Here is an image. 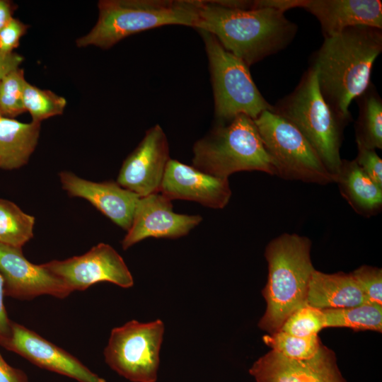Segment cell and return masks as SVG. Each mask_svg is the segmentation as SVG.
<instances>
[{
    "label": "cell",
    "mask_w": 382,
    "mask_h": 382,
    "mask_svg": "<svg viewBox=\"0 0 382 382\" xmlns=\"http://www.w3.org/2000/svg\"><path fill=\"white\" fill-rule=\"evenodd\" d=\"M159 192L170 200L194 201L212 209L225 207L232 194L228 179L174 159L168 162Z\"/></svg>",
    "instance_id": "obj_16"
},
{
    "label": "cell",
    "mask_w": 382,
    "mask_h": 382,
    "mask_svg": "<svg viewBox=\"0 0 382 382\" xmlns=\"http://www.w3.org/2000/svg\"><path fill=\"white\" fill-rule=\"evenodd\" d=\"M325 328L382 332V306L365 303L357 306L322 309Z\"/></svg>",
    "instance_id": "obj_23"
},
{
    "label": "cell",
    "mask_w": 382,
    "mask_h": 382,
    "mask_svg": "<svg viewBox=\"0 0 382 382\" xmlns=\"http://www.w3.org/2000/svg\"><path fill=\"white\" fill-rule=\"evenodd\" d=\"M1 116H2V114H1V110H0V117H1Z\"/></svg>",
    "instance_id": "obj_36"
},
{
    "label": "cell",
    "mask_w": 382,
    "mask_h": 382,
    "mask_svg": "<svg viewBox=\"0 0 382 382\" xmlns=\"http://www.w3.org/2000/svg\"><path fill=\"white\" fill-rule=\"evenodd\" d=\"M311 241L296 233H283L267 245V282L262 291L267 308L260 329L273 334L286 320L307 304L309 282L315 270L311 258Z\"/></svg>",
    "instance_id": "obj_3"
},
{
    "label": "cell",
    "mask_w": 382,
    "mask_h": 382,
    "mask_svg": "<svg viewBox=\"0 0 382 382\" xmlns=\"http://www.w3.org/2000/svg\"><path fill=\"white\" fill-rule=\"evenodd\" d=\"M323 328H325V316L323 310L306 304L286 320L279 331L304 337L318 335Z\"/></svg>",
    "instance_id": "obj_28"
},
{
    "label": "cell",
    "mask_w": 382,
    "mask_h": 382,
    "mask_svg": "<svg viewBox=\"0 0 382 382\" xmlns=\"http://www.w3.org/2000/svg\"><path fill=\"white\" fill-rule=\"evenodd\" d=\"M249 373L256 382H346L335 353L323 345L313 357L305 360L271 350L253 363Z\"/></svg>",
    "instance_id": "obj_13"
},
{
    "label": "cell",
    "mask_w": 382,
    "mask_h": 382,
    "mask_svg": "<svg viewBox=\"0 0 382 382\" xmlns=\"http://www.w3.org/2000/svg\"><path fill=\"white\" fill-rule=\"evenodd\" d=\"M272 106V112L302 134L335 181L342 161L340 147L343 130L349 123L324 100L315 69L310 66L294 90Z\"/></svg>",
    "instance_id": "obj_5"
},
{
    "label": "cell",
    "mask_w": 382,
    "mask_h": 382,
    "mask_svg": "<svg viewBox=\"0 0 382 382\" xmlns=\"http://www.w3.org/2000/svg\"><path fill=\"white\" fill-rule=\"evenodd\" d=\"M198 31L209 61L214 115L219 121L227 122L238 115L254 120L264 111H272L273 106L259 91L249 66L226 50L213 35Z\"/></svg>",
    "instance_id": "obj_7"
},
{
    "label": "cell",
    "mask_w": 382,
    "mask_h": 382,
    "mask_svg": "<svg viewBox=\"0 0 382 382\" xmlns=\"http://www.w3.org/2000/svg\"><path fill=\"white\" fill-rule=\"evenodd\" d=\"M25 83L24 71L20 68L0 81V110L2 116L13 118L25 112L23 105Z\"/></svg>",
    "instance_id": "obj_27"
},
{
    "label": "cell",
    "mask_w": 382,
    "mask_h": 382,
    "mask_svg": "<svg viewBox=\"0 0 382 382\" xmlns=\"http://www.w3.org/2000/svg\"><path fill=\"white\" fill-rule=\"evenodd\" d=\"M0 382H28L21 370L11 366L0 354Z\"/></svg>",
    "instance_id": "obj_33"
},
{
    "label": "cell",
    "mask_w": 382,
    "mask_h": 382,
    "mask_svg": "<svg viewBox=\"0 0 382 382\" xmlns=\"http://www.w3.org/2000/svg\"><path fill=\"white\" fill-rule=\"evenodd\" d=\"M199 0H101L98 18L86 35L76 40L78 47L109 49L138 33L170 25L197 29Z\"/></svg>",
    "instance_id": "obj_4"
},
{
    "label": "cell",
    "mask_w": 382,
    "mask_h": 382,
    "mask_svg": "<svg viewBox=\"0 0 382 382\" xmlns=\"http://www.w3.org/2000/svg\"><path fill=\"white\" fill-rule=\"evenodd\" d=\"M59 277L71 291H83L99 282L122 288L134 284L131 272L120 254L110 245L99 243L79 256L43 264Z\"/></svg>",
    "instance_id": "obj_10"
},
{
    "label": "cell",
    "mask_w": 382,
    "mask_h": 382,
    "mask_svg": "<svg viewBox=\"0 0 382 382\" xmlns=\"http://www.w3.org/2000/svg\"><path fill=\"white\" fill-rule=\"evenodd\" d=\"M301 8L318 19L324 39L354 26L382 29L380 0H303Z\"/></svg>",
    "instance_id": "obj_18"
},
{
    "label": "cell",
    "mask_w": 382,
    "mask_h": 382,
    "mask_svg": "<svg viewBox=\"0 0 382 382\" xmlns=\"http://www.w3.org/2000/svg\"><path fill=\"white\" fill-rule=\"evenodd\" d=\"M164 325L133 320L112 330L104 350L107 364L132 382H156Z\"/></svg>",
    "instance_id": "obj_9"
},
{
    "label": "cell",
    "mask_w": 382,
    "mask_h": 382,
    "mask_svg": "<svg viewBox=\"0 0 382 382\" xmlns=\"http://www.w3.org/2000/svg\"><path fill=\"white\" fill-rule=\"evenodd\" d=\"M202 220L199 215L174 212L171 200L161 192L141 197L132 225L121 242L122 248L127 250L149 237L180 238L186 236Z\"/></svg>",
    "instance_id": "obj_14"
},
{
    "label": "cell",
    "mask_w": 382,
    "mask_h": 382,
    "mask_svg": "<svg viewBox=\"0 0 382 382\" xmlns=\"http://www.w3.org/2000/svg\"><path fill=\"white\" fill-rule=\"evenodd\" d=\"M23 105L32 121L42 120L62 115L66 105V100L50 90L41 89L26 81L23 90Z\"/></svg>",
    "instance_id": "obj_25"
},
{
    "label": "cell",
    "mask_w": 382,
    "mask_h": 382,
    "mask_svg": "<svg viewBox=\"0 0 382 382\" xmlns=\"http://www.w3.org/2000/svg\"><path fill=\"white\" fill-rule=\"evenodd\" d=\"M170 159L167 137L156 125L124 161L117 183L140 197L159 192Z\"/></svg>",
    "instance_id": "obj_11"
},
{
    "label": "cell",
    "mask_w": 382,
    "mask_h": 382,
    "mask_svg": "<svg viewBox=\"0 0 382 382\" xmlns=\"http://www.w3.org/2000/svg\"><path fill=\"white\" fill-rule=\"evenodd\" d=\"M13 6L8 1L0 0V30L13 18Z\"/></svg>",
    "instance_id": "obj_35"
},
{
    "label": "cell",
    "mask_w": 382,
    "mask_h": 382,
    "mask_svg": "<svg viewBox=\"0 0 382 382\" xmlns=\"http://www.w3.org/2000/svg\"><path fill=\"white\" fill-rule=\"evenodd\" d=\"M29 25L12 18L0 30V53L9 54L19 46L21 37L26 33Z\"/></svg>",
    "instance_id": "obj_31"
},
{
    "label": "cell",
    "mask_w": 382,
    "mask_h": 382,
    "mask_svg": "<svg viewBox=\"0 0 382 382\" xmlns=\"http://www.w3.org/2000/svg\"><path fill=\"white\" fill-rule=\"evenodd\" d=\"M382 52V29L354 26L325 38L311 64L325 102L349 123V107L371 83L374 63Z\"/></svg>",
    "instance_id": "obj_2"
},
{
    "label": "cell",
    "mask_w": 382,
    "mask_h": 382,
    "mask_svg": "<svg viewBox=\"0 0 382 382\" xmlns=\"http://www.w3.org/2000/svg\"><path fill=\"white\" fill-rule=\"evenodd\" d=\"M40 122H21L0 117V168L13 170L25 165L38 141Z\"/></svg>",
    "instance_id": "obj_21"
},
{
    "label": "cell",
    "mask_w": 382,
    "mask_h": 382,
    "mask_svg": "<svg viewBox=\"0 0 382 382\" xmlns=\"http://www.w3.org/2000/svg\"><path fill=\"white\" fill-rule=\"evenodd\" d=\"M198 16L196 30L213 35L226 50L248 66L283 50L298 30L283 11L240 8L231 0H199Z\"/></svg>",
    "instance_id": "obj_1"
},
{
    "label": "cell",
    "mask_w": 382,
    "mask_h": 382,
    "mask_svg": "<svg viewBox=\"0 0 382 382\" xmlns=\"http://www.w3.org/2000/svg\"><path fill=\"white\" fill-rule=\"evenodd\" d=\"M4 279L0 274V345L2 346H4L10 337L12 323V321H11L8 317L4 306Z\"/></svg>",
    "instance_id": "obj_32"
},
{
    "label": "cell",
    "mask_w": 382,
    "mask_h": 382,
    "mask_svg": "<svg viewBox=\"0 0 382 382\" xmlns=\"http://www.w3.org/2000/svg\"><path fill=\"white\" fill-rule=\"evenodd\" d=\"M306 303L328 309L354 307L368 302L351 273L325 274L315 270L309 282Z\"/></svg>",
    "instance_id": "obj_19"
},
{
    "label": "cell",
    "mask_w": 382,
    "mask_h": 382,
    "mask_svg": "<svg viewBox=\"0 0 382 382\" xmlns=\"http://www.w3.org/2000/svg\"><path fill=\"white\" fill-rule=\"evenodd\" d=\"M23 60V56L16 52L9 54L0 53V81L8 74L18 69Z\"/></svg>",
    "instance_id": "obj_34"
},
{
    "label": "cell",
    "mask_w": 382,
    "mask_h": 382,
    "mask_svg": "<svg viewBox=\"0 0 382 382\" xmlns=\"http://www.w3.org/2000/svg\"><path fill=\"white\" fill-rule=\"evenodd\" d=\"M59 178L69 196L86 199L115 224L126 231L129 229L140 198L138 195L117 182H92L69 171L61 172Z\"/></svg>",
    "instance_id": "obj_17"
},
{
    "label": "cell",
    "mask_w": 382,
    "mask_h": 382,
    "mask_svg": "<svg viewBox=\"0 0 382 382\" xmlns=\"http://www.w3.org/2000/svg\"><path fill=\"white\" fill-rule=\"evenodd\" d=\"M359 116L355 123L356 143L371 149H382V99L371 83L356 98Z\"/></svg>",
    "instance_id": "obj_22"
},
{
    "label": "cell",
    "mask_w": 382,
    "mask_h": 382,
    "mask_svg": "<svg viewBox=\"0 0 382 382\" xmlns=\"http://www.w3.org/2000/svg\"><path fill=\"white\" fill-rule=\"evenodd\" d=\"M253 120L276 175L319 185L335 182L316 151L293 125L270 110Z\"/></svg>",
    "instance_id": "obj_8"
},
{
    "label": "cell",
    "mask_w": 382,
    "mask_h": 382,
    "mask_svg": "<svg viewBox=\"0 0 382 382\" xmlns=\"http://www.w3.org/2000/svg\"><path fill=\"white\" fill-rule=\"evenodd\" d=\"M0 274L5 295L23 300L40 295L64 299L72 291L42 265H35L23 255L21 248L0 243Z\"/></svg>",
    "instance_id": "obj_12"
},
{
    "label": "cell",
    "mask_w": 382,
    "mask_h": 382,
    "mask_svg": "<svg viewBox=\"0 0 382 382\" xmlns=\"http://www.w3.org/2000/svg\"><path fill=\"white\" fill-rule=\"evenodd\" d=\"M340 192L354 211L369 217L378 213L382 207V187L357 165L355 160H342L335 177Z\"/></svg>",
    "instance_id": "obj_20"
},
{
    "label": "cell",
    "mask_w": 382,
    "mask_h": 382,
    "mask_svg": "<svg viewBox=\"0 0 382 382\" xmlns=\"http://www.w3.org/2000/svg\"><path fill=\"white\" fill-rule=\"evenodd\" d=\"M368 303L382 306V270L362 265L351 273Z\"/></svg>",
    "instance_id": "obj_29"
},
{
    "label": "cell",
    "mask_w": 382,
    "mask_h": 382,
    "mask_svg": "<svg viewBox=\"0 0 382 382\" xmlns=\"http://www.w3.org/2000/svg\"><path fill=\"white\" fill-rule=\"evenodd\" d=\"M4 347L41 368L79 382H106L73 355L21 324L12 322Z\"/></svg>",
    "instance_id": "obj_15"
},
{
    "label": "cell",
    "mask_w": 382,
    "mask_h": 382,
    "mask_svg": "<svg viewBox=\"0 0 382 382\" xmlns=\"http://www.w3.org/2000/svg\"><path fill=\"white\" fill-rule=\"evenodd\" d=\"M35 217L15 203L0 199V243L21 248L33 236Z\"/></svg>",
    "instance_id": "obj_24"
},
{
    "label": "cell",
    "mask_w": 382,
    "mask_h": 382,
    "mask_svg": "<svg viewBox=\"0 0 382 382\" xmlns=\"http://www.w3.org/2000/svg\"><path fill=\"white\" fill-rule=\"evenodd\" d=\"M262 340L272 350L287 358L297 360L313 357L322 345L318 335L301 337L282 331L266 335Z\"/></svg>",
    "instance_id": "obj_26"
},
{
    "label": "cell",
    "mask_w": 382,
    "mask_h": 382,
    "mask_svg": "<svg viewBox=\"0 0 382 382\" xmlns=\"http://www.w3.org/2000/svg\"><path fill=\"white\" fill-rule=\"evenodd\" d=\"M357 156L354 159L361 169L379 186L382 187V160L375 149L357 143Z\"/></svg>",
    "instance_id": "obj_30"
},
{
    "label": "cell",
    "mask_w": 382,
    "mask_h": 382,
    "mask_svg": "<svg viewBox=\"0 0 382 382\" xmlns=\"http://www.w3.org/2000/svg\"><path fill=\"white\" fill-rule=\"evenodd\" d=\"M192 166L224 179L239 171L276 174L254 120L245 115L219 122L197 140L193 146Z\"/></svg>",
    "instance_id": "obj_6"
}]
</instances>
